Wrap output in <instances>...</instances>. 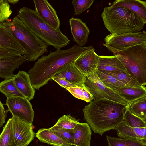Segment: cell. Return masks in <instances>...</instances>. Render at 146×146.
Instances as JSON below:
<instances>
[{
    "label": "cell",
    "mask_w": 146,
    "mask_h": 146,
    "mask_svg": "<svg viewBox=\"0 0 146 146\" xmlns=\"http://www.w3.org/2000/svg\"><path fill=\"white\" fill-rule=\"evenodd\" d=\"M52 79L64 88L66 87H75L77 86L76 85L63 78L53 77L52 78Z\"/></svg>",
    "instance_id": "8d00e7d4"
},
{
    "label": "cell",
    "mask_w": 146,
    "mask_h": 146,
    "mask_svg": "<svg viewBox=\"0 0 146 146\" xmlns=\"http://www.w3.org/2000/svg\"><path fill=\"white\" fill-rule=\"evenodd\" d=\"M127 106L106 99H95L83 109L84 119L94 133L102 136L123 120Z\"/></svg>",
    "instance_id": "7a4b0ae2"
},
{
    "label": "cell",
    "mask_w": 146,
    "mask_h": 146,
    "mask_svg": "<svg viewBox=\"0 0 146 146\" xmlns=\"http://www.w3.org/2000/svg\"><path fill=\"white\" fill-rule=\"evenodd\" d=\"M35 136L41 142L53 146H72L52 132L50 128L40 129L35 134Z\"/></svg>",
    "instance_id": "44dd1931"
},
{
    "label": "cell",
    "mask_w": 146,
    "mask_h": 146,
    "mask_svg": "<svg viewBox=\"0 0 146 146\" xmlns=\"http://www.w3.org/2000/svg\"><path fill=\"white\" fill-rule=\"evenodd\" d=\"M79 119H77L70 114L64 115L59 118L54 126L64 129H74L79 122Z\"/></svg>",
    "instance_id": "1f68e13d"
},
{
    "label": "cell",
    "mask_w": 146,
    "mask_h": 146,
    "mask_svg": "<svg viewBox=\"0 0 146 146\" xmlns=\"http://www.w3.org/2000/svg\"><path fill=\"white\" fill-rule=\"evenodd\" d=\"M94 49L92 46L81 47L74 45L65 50L50 51L39 58L28 72L33 87L39 90L52 80L54 74L66 66L72 63L82 55Z\"/></svg>",
    "instance_id": "6da1fadb"
},
{
    "label": "cell",
    "mask_w": 146,
    "mask_h": 146,
    "mask_svg": "<svg viewBox=\"0 0 146 146\" xmlns=\"http://www.w3.org/2000/svg\"><path fill=\"white\" fill-rule=\"evenodd\" d=\"M144 45L146 48V43L144 44Z\"/></svg>",
    "instance_id": "60d3db41"
},
{
    "label": "cell",
    "mask_w": 146,
    "mask_h": 146,
    "mask_svg": "<svg viewBox=\"0 0 146 146\" xmlns=\"http://www.w3.org/2000/svg\"><path fill=\"white\" fill-rule=\"evenodd\" d=\"M27 60L24 55L15 60L0 59V78L5 79L12 78L14 71Z\"/></svg>",
    "instance_id": "7402d4cb"
},
{
    "label": "cell",
    "mask_w": 146,
    "mask_h": 146,
    "mask_svg": "<svg viewBox=\"0 0 146 146\" xmlns=\"http://www.w3.org/2000/svg\"><path fill=\"white\" fill-rule=\"evenodd\" d=\"M104 72L113 76L128 86L141 88L143 86L127 73L121 72Z\"/></svg>",
    "instance_id": "83f0119b"
},
{
    "label": "cell",
    "mask_w": 146,
    "mask_h": 146,
    "mask_svg": "<svg viewBox=\"0 0 146 146\" xmlns=\"http://www.w3.org/2000/svg\"><path fill=\"white\" fill-rule=\"evenodd\" d=\"M87 123L79 122L74 129L75 146H90L92 131Z\"/></svg>",
    "instance_id": "ffe728a7"
},
{
    "label": "cell",
    "mask_w": 146,
    "mask_h": 146,
    "mask_svg": "<svg viewBox=\"0 0 146 146\" xmlns=\"http://www.w3.org/2000/svg\"><path fill=\"white\" fill-rule=\"evenodd\" d=\"M12 13L8 1L0 0V23L7 21Z\"/></svg>",
    "instance_id": "e575fe53"
},
{
    "label": "cell",
    "mask_w": 146,
    "mask_h": 146,
    "mask_svg": "<svg viewBox=\"0 0 146 146\" xmlns=\"http://www.w3.org/2000/svg\"><path fill=\"white\" fill-rule=\"evenodd\" d=\"M123 120L127 125L131 127H146V123L142 119L131 113L127 107L125 111Z\"/></svg>",
    "instance_id": "4dcf8cb0"
},
{
    "label": "cell",
    "mask_w": 146,
    "mask_h": 146,
    "mask_svg": "<svg viewBox=\"0 0 146 146\" xmlns=\"http://www.w3.org/2000/svg\"><path fill=\"white\" fill-rule=\"evenodd\" d=\"M12 138L10 146L28 145L34 139L35 134L32 123L12 116Z\"/></svg>",
    "instance_id": "9c48e42d"
},
{
    "label": "cell",
    "mask_w": 146,
    "mask_h": 146,
    "mask_svg": "<svg viewBox=\"0 0 146 146\" xmlns=\"http://www.w3.org/2000/svg\"><path fill=\"white\" fill-rule=\"evenodd\" d=\"M103 45L114 55L131 47L146 43L145 31L119 35L110 34L104 38Z\"/></svg>",
    "instance_id": "52a82bcc"
},
{
    "label": "cell",
    "mask_w": 146,
    "mask_h": 146,
    "mask_svg": "<svg viewBox=\"0 0 146 146\" xmlns=\"http://www.w3.org/2000/svg\"><path fill=\"white\" fill-rule=\"evenodd\" d=\"M12 24V21L9 20L0 23V46L11 49L24 55V50L13 34Z\"/></svg>",
    "instance_id": "7c38bea8"
},
{
    "label": "cell",
    "mask_w": 146,
    "mask_h": 146,
    "mask_svg": "<svg viewBox=\"0 0 146 146\" xmlns=\"http://www.w3.org/2000/svg\"><path fill=\"white\" fill-rule=\"evenodd\" d=\"M19 91L29 101L33 98L35 92L33 87L30 76L23 71H20L13 77Z\"/></svg>",
    "instance_id": "2e32d148"
},
{
    "label": "cell",
    "mask_w": 146,
    "mask_h": 146,
    "mask_svg": "<svg viewBox=\"0 0 146 146\" xmlns=\"http://www.w3.org/2000/svg\"><path fill=\"white\" fill-rule=\"evenodd\" d=\"M17 16L38 38L55 49H60L70 43L60 29H56L47 24L35 10L23 7L19 10Z\"/></svg>",
    "instance_id": "3957f363"
},
{
    "label": "cell",
    "mask_w": 146,
    "mask_h": 146,
    "mask_svg": "<svg viewBox=\"0 0 146 146\" xmlns=\"http://www.w3.org/2000/svg\"><path fill=\"white\" fill-rule=\"evenodd\" d=\"M99 57L97 70L105 72H121L128 73L123 64L116 56L99 55Z\"/></svg>",
    "instance_id": "d6986e66"
},
{
    "label": "cell",
    "mask_w": 146,
    "mask_h": 146,
    "mask_svg": "<svg viewBox=\"0 0 146 146\" xmlns=\"http://www.w3.org/2000/svg\"><path fill=\"white\" fill-rule=\"evenodd\" d=\"M12 138V120L9 119L0 135V146H10Z\"/></svg>",
    "instance_id": "f546056e"
},
{
    "label": "cell",
    "mask_w": 146,
    "mask_h": 146,
    "mask_svg": "<svg viewBox=\"0 0 146 146\" xmlns=\"http://www.w3.org/2000/svg\"><path fill=\"white\" fill-rule=\"evenodd\" d=\"M112 5L127 8L139 16L146 24V1L117 0Z\"/></svg>",
    "instance_id": "ac0fdd59"
},
{
    "label": "cell",
    "mask_w": 146,
    "mask_h": 146,
    "mask_svg": "<svg viewBox=\"0 0 146 146\" xmlns=\"http://www.w3.org/2000/svg\"><path fill=\"white\" fill-rule=\"evenodd\" d=\"M96 72L99 78L107 87L114 90L119 88L128 86L121 82L113 76L98 70Z\"/></svg>",
    "instance_id": "484cf974"
},
{
    "label": "cell",
    "mask_w": 146,
    "mask_h": 146,
    "mask_svg": "<svg viewBox=\"0 0 146 146\" xmlns=\"http://www.w3.org/2000/svg\"><path fill=\"white\" fill-rule=\"evenodd\" d=\"M115 129L119 138L133 139L146 143V127H131L127 125L123 120Z\"/></svg>",
    "instance_id": "e0dca14e"
},
{
    "label": "cell",
    "mask_w": 146,
    "mask_h": 146,
    "mask_svg": "<svg viewBox=\"0 0 146 146\" xmlns=\"http://www.w3.org/2000/svg\"><path fill=\"white\" fill-rule=\"evenodd\" d=\"M27 98L20 97L7 98L5 105L12 116H16L29 123H32L34 112L31 104Z\"/></svg>",
    "instance_id": "30bf717a"
},
{
    "label": "cell",
    "mask_w": 146,
    "mask_h": 146,
    "mask_svg": "<svg viewBox=\"0 0 146 146\" xmlns=\"http://www.w3.org/2000/svg\"><path fill=\"white\" fill-rule=\"evenodd\" d=\"M101 17L111 34L119 35L139 32L145 24L141 18L131 11L112 5L104 8Z\"/></svg>",
    "instance_id": "277c9868"
},
{
    "label": "cell",
    "mask_w": 146,
    "mask_h": 146,
    "mask_svg": "<svg viewBox=\"0 0 146 146\" xmlns=\"http://www.w3.org/2000/svg\"></svg>",
    "instance_id": "ee69618b"
},
{
    "label": "cell",
    "mask_w": 146,
    "mask_h": 146,
    "mask_svg": "<svg viewBox=\"0 0 146 146\" xmlns=\"http://www.w3.org/2000/svg\"><path fill=\"white\" fill-rule=\"evenodd\" d=\"M35 11L45 22L56 29H60V20L54 9L46 0H34Z\"/></svg>",
    "instance_id": "8fae6325"
},
{
    "label": "cell",
    "mask_w": 146,
    "mask_h": 146,
    "mask_svg": "<svg viewBox=\"0 0 146 146\" xmlns=\"http://www.w3.org/2000/svg\"><path fill=\"white\" fill-rule=\"evenodd\" d=\"M64 88L76 98L87 102H91L94 99L92 94L86 88L77 86L75 87H66Z\"/></svg>",
    "instance_id": "f1b7e54d"
},
{
    "label": "cell",
    "mask_w": 146,
    "mask_h": 146,
    "mask_svg": "<svg viewBox=\"0 0 146 146\" xmlns=\"http://www.w3.org/2000/svg\"><path fill=\"white\" fill-rule=\"evenodd\" d=\"M22 56L15 50L0 46V59L7 60H15Z\"/></svg>",
    "instance_id": "d590c367"
},
{
    "label": "cell",
    "mask_w": 146,
    "mask_h": 146,
    "mask_svg": "<svg viewBox=\"0 0 146 146\" xmlns=\"http://www.w3.org/2000/svg\"><path fill=\"white\" fill-rule=\"evenodd\" d=\"M142 119L146 123V117Z\"/></svg>",
    "instance_id": "ab89813d"
},
{
    "label": "cell",
    "mask_w": 146,
    "mask_h": 146,
    "mask_svg": "<svg viewBox=\"0 0 146 146\" xmlns=\"http://www.w3.org/2000/svg\"><path fill=\"white\" fill-rule=\"evenodd\" d=\"M114 90L129 103L146 96V88L143 86L141 88H119Z\"/></svg>",
    "instance_id": "603a6c76"
},
{
    "label": "cell",
    "mask_w": 146,
    "mask_h": 146,
    "mask_svg": "<svg viewBox=\"0 0 146 146\" xmlns=\"http://www.w3.org/2000/svg\"><path fill=\"white\" fill-rule=\"evenodd\" d=\"M73 41L82 47L87 42L90 30L80 19L72 18L69 21Z\"/></svg>",
    "instance_id": "9a60e30c"
},
{
    "label": "cell",
    "mask_w": 146,
    "mask_h": 146,
    "mask_svg": "<svg viewBox=\"0 0 146 146\" xmlns=\"http://www.w3.org/2000/svg\"><path fill=\"white\" fill-rule=\"evenodd\" d=\"M85 85L94 100L106 99L125 105L129 103L116 91L106 86L99 78L96 71L86 76Z\"/></svg>",
    "instance_id": "ba28073f"
},
{
    "label": "cell",
    "mask_w": 146,
    "mask_h": 146,
    "mask_svg": "<svg viewBox=\"0 0 146 146\" xmlns=\"http://www.w3.org/2000/svg\"><path fill=\"white\" fill-rule=\"evenodd\" d=\"M8 110H5L3 104L0 101V127H1L5 122Z\"/></svg>",
    "instance_id": "74e56055"
},
{
    "label": "cell",
    "mask_w": 146,
    "mask_h": 146,
    "mask_svg": "<svg viewBox=\"0 0 146 146\" xmlns=\"http://www.w3.org/2000/svg\"><path fill=\"white\" fill-rule=\"evenodd\" d=\"M93 0H73L72 4L76 15H79L89 8L92 5Z\"/></svg>",
    "instance_id": "836d02e7"
},
{
    "label": "cell",
    "mask_w": 146,
    "mask_h": 146,
    "mask_svg": "<svg viewBox=\"0 0 146 146\" xmlns=\"http://www.w3.org/2000/svg\"><path fill=\"white\" fill-rule=\"evenodd\" d=\"M27 145H21V146H27Z\"/></svg>",
    "instance_id": "b9f144b4"
},
{
    "label": "cell",
    "mask_w": 146,
    "mask_h": 146,
    "mask_svg": "<svg viewBox=\"0 0 146 146\" xmlns=\"http://www.w3.org/2000/svg\"><path fill=\"white\" fill-rule=\"evenodd\" d=\"M99 60V55L95 53L94 49L82 55L72 63L86 76L97 70Z\"/></svg>",
    "instance_id": "4fadbf2b"
},
{
    "label": "cell",
    "mask_w": 146,
    "mask_h": 146,
    "mask_svg": "<svg viewBox=\"0 0 146 146\" xmlns=\"http://www.w3.org/2000/svg\"><path fill=\"white\" fill-rule=\"evenodd\" d=\"M127 107L133 114L143 119L146 117V96L129 103Z\"/></svg>",
    "instance_id": "cb8c5ba5"
},
{
    "label": "cell",
    "mask_w": 146,
    "mask_h": 146,
    "mask_svg": "<svg viewBox=\"0 0 146 146\" xmlns=\"http://www.w3.org/2000/svg\"></svg>",
    "instance_id": "7bdbcfd3"
},
{
    "label": "cell",
    "mask_w": 146,
    "mask_h": 146,
    "mask_svg": "<svg viewBox=\"0 0 146 146\" xmlns=\"http://www.w3.org/2000/svg\"><path fill=\"white\" fill-rule=\"evenodd\" d=\"M108 146H146V143L133 139L116 138L106 136Z\"/></svg>",
    "instance_id": "d4e9b609"
},
{
    "label": "cell",
    "mask_w": 146,
    "mask_h": 146,
    "mask_svg": "<svg viewBox=\"0 0 146 146\" xmlns=\"http://www.w3.org/2000/svg\"><path fill=\"white\" fill-rule=\"evenodd\" d=\"M53 77L63 78L77 86L86 88L85 85L86 76L73 64V63L63 67L55 73L52 77Z\"/></svg>",
    "instance_id": "5bb4252c"
},
{
    "label": "cell",
    "mask_w": 146,
    "mask_h": 146,
    "mask_svg": "<svg viewBox=\"0 0 146 146\" xmlns=\"http://www.w3.org/2000/svg\"><path fill=\"white\" fill-rule=\"evenodd\" d=\"M13 34L24 50L27 61L34 62L47 52V44L30 30L17 16L12 20Z\"/></svg>",
    "instance_id": "5b68a950"
},
{
    "label": "cell",
    "mask_w": 146,
    "mask_h": 146,
    "mask_svg": "<svg viewBox=\"0 0 146 146\" xmlns=\"http://www.w3.org/2000/svg\"><path fill=\"white\" fill-rule=\"evenodd\" d=\"M50 129L52 132L60 138L72 145H74V129H64L54 125Z\"/></svg>",
    "instance_id": "d6a6232c"
},
{
    "label": "cell",
    "mask_w": 146,
    "mask_h": 146,
    "mask_svg": "<svg viewBox=\"0 0 146 146\" xmlns=\"http://www.w3.org/2000/svg\"><path fill=\"white\" fill-rule=\"evenodd\" d=\"M9 3L13 4H15L17 3L19 1V0H7Z\"/></svg>",
    "instance_id": "f35d334b"
},
{
    "label": "cell",
    "mask_w": 146,
    "mask_h": 146,
    "mask_svg": "<svg viewBox=\"0 0 146 146\" xmlns=\"http://www.w3.org/2000/svg\"><path fill=\"white\" fill-rule=\"evenodd\" d=\"M0 91L7 98L13 97H25L17 88L13 78L5 79L0 83Z\"/></svg>",
    "instance_id": "4316f807"
},
{
    "label": "cell",
    "mask_w": 146,
    "mask_h": 146,
    "mask_svg": "<svg viewBox=\"0 0 146 146\" xmlns=\"http://www.w3.org/2000/svg\"><path fill=\"white\" fill-rule=\"evenodd\" d=\"M115 55L128 74L141 85H146V48L144 44L120 51Z\"/></svg>",
    "instance_id": "8992f818"
}]
</instances>
